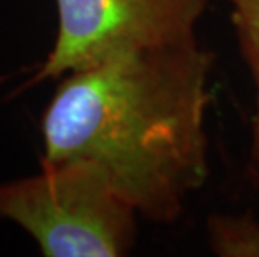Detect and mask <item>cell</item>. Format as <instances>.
Instances as JSON below:
<instances>
[{
  "label": "cell",
  "instance_id": "obj_1",
  "mask_svg": "<svg viewBox=\"0 0 259 257\" xmlns=\"http://www.w3.org/2000/svg\"><path fill=\"white\" fill-rule=\"evenodd\" d=\"M212 65L194 37L64 75L40 119V162L96 164L142 219L174 224L211 172Z\"/></svg>",
  "mask_w": 259,
  "mask_h": 257
},
{
  "label": "cell",
  "instance_id": "obj_2",
  "mask_svg": "<svg viewBox=\"0 0 259 257\" xmlns=\"http://www.w3.org/2000/svg\"><path fill=\"white\" fill-rule=\"evenodd\" d=\"M139 212L87 161L40 162L0 184V219L19 226L46 257H122L139 236Z\"/></svg>",
  "mask_w": 259,
  "mask_h": 257
},
{
  "label": "cell",
  "instance_id": "obj_3",
  "mask_svg": "<svg viewBox=\"0 0 259 257\" xmlns=\"http://www.w3.org/2000/svg\"><path fill=\"white\" fill-rule=\"evenodd\" d=\"M51 52L19 92L139 48L197 37L211 0H56Z\"/></svg>",
  "mask_w": 259,
  "mask_h": 257
},
{
  "label": "cell",
  "instance_id": "obj_4",
  "mask_svg": "<svg viewBox=\"0 0 259 257\" xmlns=\"http://www.w3.org/2000/svg\"><path fill=\"white\" fill-rule=\"evenodd\" d=\"M241 56L254 84V116L251 132V161L259 166V0H226Z\"/></svg>",
  "mask_w": 259,
  "mask_h": 257
},
{
  "label": "cell",
  "instance_id": "obj_5",
  "mask_svg": "<svg viewBox=\"0 0 259 257\" xmlns=\"http://www.w3.org/2000/svg\"><path fill=\"white\" fill-rule=\"evenodd\" d=\"M206 240L219 257H259V217L252 212L212 214L206 222Z\"/></svg>",
  "mask_w": 259,
  "mask_h": 257
}]
</instances>
